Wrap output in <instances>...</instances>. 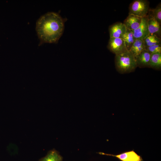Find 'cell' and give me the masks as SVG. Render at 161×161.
<instances>
[{"instance_id":"14","label":"cell","mask_w":161,"mask_h":161,"mask_svg":"<svg viewBox=\"0 0 161 161\" xmlns=\"http://www.w3.org/2000/svg\"><path fill=\"white\" fill-rule=\"evenodd\" d=\"M149 67L155 69H160L161 68V53L151 54Z\"/></svg>"},{"instance_id":"2","label":"cell","mask_w":161,"mask_h":161,"mask_svg":"<svg viewBox=\"0 0 161 161\" xmlns=\"http://www.w3.org/2000/svg\"><path fill=\"white\" fill-rule=\"evenodd\" d=\"M115 63L117 70L121 73L133 71L137 66L135 58L130 50L115 55Z\"/></svg>"},{"instance_id":"16","label":"cell","mask_w":161,"mask_h":161,"mask_svg":"<svg viewBox=\"0 0 161 161\" xmlns=\"http://www.w3.org/2000/svg\"><path fill=\"white\" fill-rule=\"evenodd\" d=\"M152 14L150 16L154 18L160 24L161 23V4L160 3L155 9L151 10ZM149 16V15H148Z\"/></svg>"},{"instance_id":"1","label":"cell","mask_w":161,"mask_h":161,"mask_svg":"<svg viewBox=\"0 0 161 161\" xmlns=\"http://www.w3.org/2000/svg\"><path fill=\"white\" fill-rule=\"evenodd\" d=\"M64 29V22L58 13L50 12L41 16L36 23L38 36L42 42L54 43L58 41Z\"/></svg>"},{"instance_id":"17","label":"cell","mask_w":161,"mask_h":161,"mask_svg":"<svg viewBox=\"0 0 161 161\" xmlns=\"http://www.w3.org/2000/svg\"><path fill=\"white\" fill-rule=\"evenodd\" d=\"M145 49L150 54L157 53H161V43L148 47H145Z\"/></svg>"},{"instance_id":"13","label":"cell","mask_w":161,"mask_h":161,"mask_svg":"<svg viewBox=\"0 0 161 161\" xmlns=\"http://www.w3.org/2000/svg\"><path fill=\"white\" fill-rule=\"evenodd\" d=\"M128 50H130L135 40L132 31L126 29V30L122 36Z\"/></svg>"},{"instance_id":"3","label":"cell","mask_w":161,"mask_h":161,"mask_svg":"<svg viewBox=\"0 0 161 161\" xmlns=\"http://www.w3.org/2000/svg\"><path fill=\"white\" fill-rule=\"evenodd\" d=\"M129 14L141 18L146 17L149 12V2L146 0H134L129 5Z\"/></svg>"},{"instance_id":"8","label":"cell","mask_w":161,"mask_h":161,"mask_svg":"<svg viewBox=\"0 0 161 161\" xmlns=\"http://www.w3.org/2000/svg\"><path fill=\"white\" fill-rule=\"evenodd\" d=\"M142 18L132 14H129L124 21L123 24L127 29L134 30L139 27Z\"/></svg>"},{"instance_id":"4","label":"cell","mask_w":161,"mask_h":161,"mask_svg":"<svg viewBox=\"0 0 161 161\" xmlns=\"http://www.w3.org/2000/svg\"><path fill=\"white\" fill-rule=\"evenodd\" d=\"M107 47L115 55L120 54L128 51L125 42L122 38H110Z\"/></svg>"},{"instance_id":"11","label":"cell","mask_w":161,"mask_h":161,"mask_svg":"<svg viewBox=\"0 0 161 161\" xmlns=\"http://www.w3.org/2000/svg\"><path fill=\"white\" fill-rule=\"evenodd\" d=\"M144 40L135 39L134 42L130 51L133 53L135 58L139 55L144 49H145Z\"/></svg>"},{"instance_id":"12","label":"cell","mask_w":161,"mask_h":161,"mask_svg":"<svg viewBox=\"0 0 161 161\" xmlns=\"http://www.w3.org/2000/svg\"><path fill=\"white\" fill-rule=\"evenodd\" d=\"M38 161H63V158L59 153L55 150L49 151L44 157Z\"/></svg>"},{"instance_id":"9","label":"cell","mask_w":161,"mask_h":161,"mask_svg":"<svg viewBox=\"0 0 161 161\" xmlns=\"http://www.w3.org/2000/svg\"><path fill=\"white\" fill-rule=\"evenodd\" d=\"M151 56L150 54L145 49L135 58L137 66L140 67H149Z\"/></svg>"},{"instance_id":"7","label":"cell","mask_w":161,"mask_h":161,"mask_svg":"<svg viewBox=\"0 0 161 161\" xmlns=\"http://www.w3.org/2000/svg\"><path fill=\"white\" fill-rule=\"evenodd\" d=\"M126 30L125 25L121 22H117L109 28L110 38H122Z\"/></svg>"},{"instance_id":"5","label":"cell","mask_w":161,"mask_h":161,"mask_svg":"<svg viewBox=\"0 0 161 161\" xmlns=\"http://www.w3.org/2000/svg\"><path fill=\"white\" fill-rule=\"evenodd\" d=\"M98 153L101 155L114 157L120 161H143L141 156L137 154L134 150L125 151L117 154H106L101 152Z\"/></svg>"},{"instance_id":"10","label":"cell","mask_w":161,"mask_h":161,"mask_svg":"<svg viewBox=\"0 0 161 161\" xmlns=\"http://www.w3.org/2000/svg\"><path fill=\"white\" fill-rule=\"evenodd\" d=\"M148 25L149 34H154L158 37H160V24L153 17L148 15Z\"/></svg>"},{"instance_id":"15","label":"cell","mask_w":161,"mask_h":161,"mask_svg":"<svg viewBox=\"0 0 161 161\" xmlns=\"http://www.w3.org/2000/svg\"><path fill=\"white\" fill-rule=\"evenodd\" d=\"M145 47H148L161 43V39L154 34H149L144 39Z\"/></svg>"},{"instance_id":"6","label":"cell","mask_w":161,"mask_h":161,"mask_svg":"<svg viewBox=\"0 0 161 161\" xmlns=\"http://www.w3.org/2000/svg\"><path fill=\"white\" fill-rule=\"evenodd\" d=\"M148 16L142 18V21L139 27L136 29L132 31L135 39L144 40L149 34L148 25Z\"/></svg>"}]
</instances>
